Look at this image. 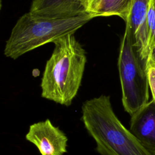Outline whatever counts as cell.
<instances>
[{"label":"cell","instance_id":"3","mask_svg":"<svg viewBox=\"0 0 155 155\" xmlns=\"http://www.w3.org/2000/svg\"><path fill=\"white\" fill-rule=\"evenodd\" d=\"M95 18L87 13L71 18H49L29 12L21 16L6 41L4 55L16 59L22 54L67 35L74 34Z\"/></svg>","mask_w":155,"mask_h":155},{"label":"cell","instance_id":"2","mask_svg":"<svg viewBox=\"0 0 155 155\" xmlns=\"http://www.w3.org/2000/svg\"><path fill=\"white\" fill-rule=\"evenodd\" d=\"M81 120L101 155H152L118 119L109 96L85 101Z\"/></svg>","mask_w":155,"mask_h":155},{"label":"cell","instance_id":"12","mask_svg":"<svg viewBox=\"0 0 155 155\" xmlns=\"http://www.w3.org/2000/svg\"><path fill=\"white\" fill-rule=\"evenodd\" d=\"M97 0H81L82 4L84 5L87 11L91 13V12Z\"/></svg>","mask_w":155,"mask_h":155},{"label":"cell","instance_id":"9","mask_svg":"<svg viewBox=\"0 0 155 155\" xmlns=\"http://www.w3.org/2000/svg\"><path fill=\"white\" fill-rule=\"evenodd\" d=\"M133 0H97L91 13L95 18L117 16L126 22L130 16Z\"/></svg>","mask_w":155,"mask_h":155},{"label":"cell","instance_id":"1","mask_svg":"<svg viewBox=\"0 0 155 155\" xmlns=\"http://www.w3.org/2000/svg\"><path fill=\"white\" fill-rule=\"evenodd\" d=\"M53 44V53L42 74L41 96L68 107L81 85L86 52L74 34L64 36Z\"/></svg>","mask_w":155,"mask_h":155},{"label":"cell","instance_id":"11","mask_svg":"<svg viewBox=\"0 0 155 155\" xmlns=\"http://www.w3.org/2000/svg\"><path fill=\"white\" fill-rule=\"evenodd\" d=\"M145 67L147 71L149 86L153 96V99L155 101V63L151 60L145 61Z\"/></svg>","mask_w":155,"mask_h":155},{"label":"cell","instance_id":"7","mask_svg":"<svg viewBox=\"0 0 155 155\" xmlns=\"http://www.w3.org/2000/svg\"><path fill=\"white\" fill-rule=\"evenodd\" d=\"M130 130L152 155H155V101L152 99L131 116Z\"/></svg>","mask_w":155,"mask_h":155},{"label":"cell","instance_id":"6","mask_svg":"<svg viewBox=\"0 0 155 155\" xmlns=\"http://www.w3.org/2000/svg\"><path fill=\"white\" fill-rule=\"evenodd\" d=\"M149 2L150 0H133L129 18L125 22L130 27L134 47L144 62L150 54L147 26Z\"/></svg>","mask_w":155,"mask_h":155},{"label":"cell","instance_id":"14","mask_svg":"<svg viewBox=\"0 0 155 155\" xmlns=\"http://www.w3.org/2000/svg\"><path fill=\"white\" fill-rule=\"evenodd\" d=\"M154 2H155V0H154Z\"/></svg>","mask_w":155,"mask_h":155},{"label":"cell","instance_id":"13","mask_svg":"<svg viewBox=\"0 0 155 155\" xmlns=\"http://www.w3.org/2000/svg\"><path fill=\"white\" fill-rule=\"evenodd\" d=\"M148 59L151 60L153 62H154L155 63V45L151 50L150 54L148 56V58H147V60H148Z\"/></svg>","mask_w":155,"mask_h":155},{"label":"cell","instance_id":"4","mask_svg":"<svg viewBox=\"0 0 155 155\" xmlns=\"http://www.w3.org/2000/svg\"><path fill=\"white\" fill-rule=\"evenodd\" d=\"M117 66L124 110L132 116L149 102V82L145 64L133 44L129 26L125 24L119 49Z\"/></svg>","mask_w":155,"mask_h":155},{"label":"cell","instance_id":"8","mask_svg":"<svg viewBox=\"0 0 155 155\" xmlns=\"http://www.w3.org/2000/svg\"><path fill=\"white\" fill-rule=\"evenodd\" d=\"M29 12L49 18H71L89 13L81 0H33Z\"/></svg>","mask_w":155,"mask_h":155},{"label":"cell","instance_id":"10","mask_svg":"<svg viewBox=\"0 0 155 155\" xmlns=\"http://www.w3.org/2000/svg\"><path fill=\"white\" fill-rule=\"evenodd\" d=\"M147 26L148 31V44L150 53L155 45V2L150 0L147 15Z\"/></svg>","mask_w":155,"mask_h":155},{"label":"cell","instance_id":"5","mask_svg":"<svg viewBox=\"0 0 155 155\" xmlns=\"http://www.w3.org/2000/svg\"><path fill=\"white\" fill-rule=\"evenodd\" d=\"M25 139L37 147L41 155H63L67 151V136L48 119L31 125Z\"/></svg>","mask_w":155,"mask_h":155}]
</instances>
